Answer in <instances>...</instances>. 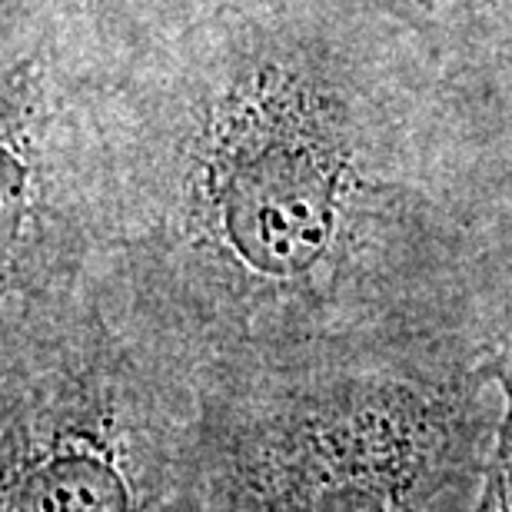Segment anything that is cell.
Listing matches in <instances>:
<instances>
[{
	"instance_id": "cell-1",
	"label": "cell",
	"mask_w": 512,
	"mask_h": 512,
	"mask_svg": "<svg viewBox=\"0 0 512 512\" xmlns=\"http://www.w3.org/2000/svg\"><path fill=\"white\" fill-rule=\"evenodd\" d=\"M333 0H217L97 77V276L197 376L483 336V240Z\"/></svg>"
},
{
	"instance_id": "cell-2",
	"label": "cell",
	"mask_w": 512,
	"mask_h": 512,
	"mask_svg": "<svg viewBox=\"0 0 512 512\" xmlns=\"http://www.w3.org/2000/svg\"><path fill=\"white\" fill-rule=\"evenodd\" d=\"M483 336L203 373L183 512H469L499 416Z\"/></svg>"
},
{
	"instance_id": "cell-3",
	"label": "cell",
	"mask_w": 512,
	"mask_h": 512,
	"mask_svg": "<svg viewBox=\"0 0 512 512\" xmlns=\"http://www.w3.org/2000/svg\"><path fill=\"white\" fill-rule=\"evenodd\" d=\"M200 380L97 276L0 303V512H183Z\"/></svg>"
},
{
	"instance_id": "cell-4",
	"label": "cell",
	"mask_w": 512,
	"mask_h": 512,
	"mask_svg": "<svg viewBox=\"0 0 512 512\" xmlns=\"http://www.w3.org/2000/svg\"><path fill=\"white\" fill-rule=\"evenodd\" d=\"M50 0H4L0 303L97 276V77Z\"/></svg>"
},
{
	"instance_id": "cell-5",
	"label": "cell",
	"mask_w": 512,
	"mask_h": 512,
	"mask_svg": "<svg viewBox=\"0 0 512 512\" xmlns=\"http://www.w3.org/2000/svg\"><path fill=\"white\" fill-rule=\"evenodd\" d=\"M386 34L429 50L512 44V0H333Z\"/></svg>"
},
{
	"instance_id": "cell-6",
	"label": "cell",
	"mask_w": 512,
	"mask_h": 512,
	"mask_svg": "<svg viewBox=\"0 0 512 512\" xmlns=\"http://www.w3.org/2000/svg\"><path fill=\"white\" fill-rule=\"evenodd\" d=\"M489 376L499 393V416L489 443L483 479L469 512H512V323L489 343Z\"/></svg>"
}]
</instances>
